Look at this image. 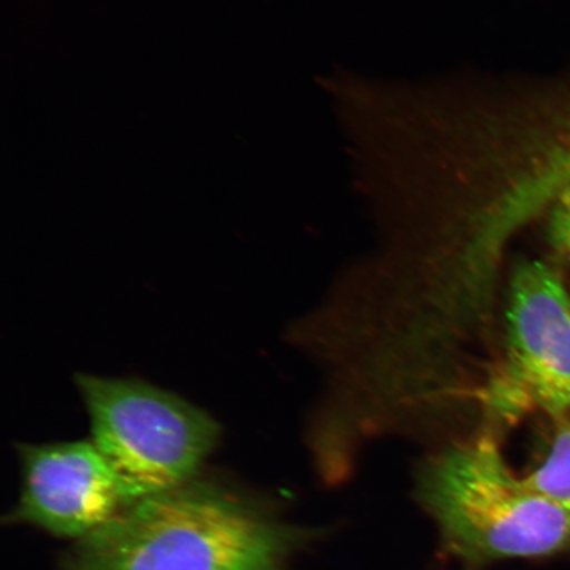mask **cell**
I'll return each mask as SVG.
<instances>
[{"label": "cell", "mask_w": 570, "mask_h": 570, "mask_svg": "<svg viewBox=\"0 0 570 570\" xmlns=\"http://www.w3.org/2000/svg\"><path fill=\"white\" fill-rule=\"evenodd\" d=\"M505 355L488 391L499 415L570 412V296L558 273L529 261L512 274Z\"/></svg>", "instance_id": "4"}, {"label": "cell", "mask_w": 570, "mask_h": 570, "mask_svg": "<svg viewBox=\"0 0 570 570\" xmlns=\"http://www.w3.org/2000/svg\"><path fill=\"white\" fill-rule=\"evenodd\" d=\"M21 493L13 522L81 540L139 501L91 441L19 446Z\"/></svg>", "instance_id": "5"}, {"label": "cell", "mask_w": 570, "mask_h": 570, "mask_svg": "<svg viewBox=\"0 0 570 570\" xmlns=\"http://www.w3.org/2000/svg\"><path fill=\"white\" fill-rule=\"evenodd\" d=\"M91 443L138 499L195 479L219 439L208 413L149 384L77 376Z\"/></svg>", "instance_id": "3"}, {"label": "cell", "mask_w": 570, "mask_h": 570, "mask_svg": "<svg viewBox=\"0 0 570 570\" xmlns=\"http://www.w3.org/2000/svg\"><path fill=\"white\" fill-rule=\"evenodd\" d=\"M546 208L548 239L554 252L570 265V184L560 189Z\"/></svg>", "instance_id": "8"}, {"label": "cell", "mask_w": 570, "mask_h": 570, "mask_svg": "<svg viewBox=\"0 0 570 570\" xmlns=\"http://www.w3.org/2000/svg\"><path fill=\"white\" fill-rule=\"evenodd\" d=\"M525 147L531 175L540 189L554 195L570 184V92L533 104Z\"/></svg>", "instance_id": "6"}, {"label": "cell", "mask_w": 570, "mask_h": 570, "mask_svg": "<svg viewBox=\"0 0 570 570\" xmlns=\"http://www.w3.org/2000/svg\"><path fill=\"white\" fill-rule=\"evenodd\" d=\"M306 532L190 480L128 505L56 570H285Z\"/></svg>", "instance_id": "1"}, {"label": "cell", "mask_w": 570, "mask_h": 570, "mask_svg": "<svg viewBox=\"0 0 570 570\" xmlns=\"http://www.w3.org/2000/svg\"><path fill=\"white\" fill-rule=\"evenodd\" d=\"M419 497L446 550L468 566L570 548V512L512 473L494 438L433 458L420 476Z\"/></svg>", "instance_id": "2"}, {"label": "cell", "mask_w": 570, "mask_h": 570, "mask_svg": "<svg viewBox=\"0 0 570 570\" xmlns=\"http://www.w3.org/2000/svg\"><path fill=\"white\" fill-rule=\"evenodd\" d=\"M558 422V430L544 460L523 480L527 487L570 512V412Z\"/></svg>", "instance_id": "7"}]
</instances>
